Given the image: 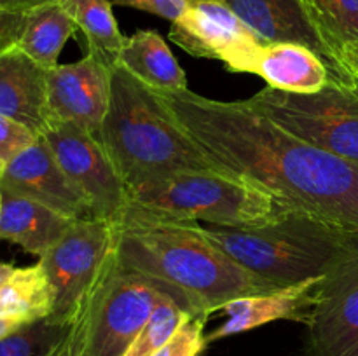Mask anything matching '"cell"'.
<instances>
[{"label": "cell", "mask_w": 358, "mask_h": 356, "mask_svg": "<svg viewBox=\"0 0 358 356\" xmlns=\"http://www.w3.org/2000/svg\"><path fill=\"white\" fill-rule=\"evenodd\" d=\"M159 94L220 168L255 181L289 208L358 232L357 163L297 138L247 100H212L189 89Z\"/></svg>", "instance_id": "1"}, {"label": "cell", "mask_w": 358, "mask_h": 356, "mask_svg": "<svg viewBox=\"0 0 358 356\" xmlns=\"http://www.w3.org/2000/svg\"><path fill=\"white\" fill-rule=\"evenodd\" d=\"M114 225L117 260L180 290L203 316L238 297L278 290L219 250L196 220L128 205Z\"/></svg>", "instance_id": "2"}, {"label": "cell", "mask_w": 358, "mask_h": 356, "mask_svg": "<svg viewBox=\"0 0 358 356\" xmlns=\"http://www.w3.org/2000/svg\"><path fill=\"white\" fill-rule=\"evenodd\" d=\"M96 138L128 191L178 171H227L182 128L157 91L117 63L110 66V100Z\"/></svg>", "instance_id": "3"}, {"label": "cell", "mask_w": 358, "mask_h": 356, "mask_svg": "<svg viewBox=\"0 0 358 356\" xmlns=\"http://www.w3.org/2000/svg\"><path fill=\"white\" fill-rule=\"evenodd\" d=\"M203 232L227 257L273 288L324 278L358 251L357 230L299 209L259 227L206 225Z\"/></svg>", "instance_id": "4"}, {"label": "cell", "mask_w": 358, "mask_h": 356, "mask_svg": "<svg viewBox=\"0 0 358 356\" xmlns=\"http://www.w3.org/2000/svg\"><path fill=\"white\" fill-rule=\"evenodd\" d=\"M129 205L220 227H259L292 212L255 181L213 170L147 181L129 191Z\"/></svg>", "instance_id": "5"}, {"label": "cell", "mask_w": 358, "mask_h": 356, "mask_svg": "<svg viewBox=\"0 0 358 356\" xmlns=\"http://www.w3.org/2000/svg\"><path fill=\"white\" fill-rule=\"evenodd\" d=\"M166 297L184 300L196 316H203L185 293L121 264L114 251L72 323L79 356H124L157 304Z\"/></svg>", "instance_id": "6"}, {"label": "cell", "mask_w": 358, "mask_h": 356, "mask_svg": "<svg viewBox=\"0 0 358 356\" xmlns=\"http://www.w3.org/2000/svg\"><path fill=\"white\" fill-rule=\"evenodd\" d=\"M247 101L297 138L358 164V91L334 80L311 94L268 86Z\"/></svg>", "instance_id": "7"}, {"label": "cell", "mask_w": 358, "mask_h": 356, "mask_svg": "<svg viewBox=\"0 0 358 356\" xmlns=\"http://www.w3.org/2000/svg\"><path fill=\"white\" fill-rule=\"evenodd\" d=\"M115 248V225L108 220H76L38 257L52 297V320L72 325L93 292Z\"/></svg>", "instance_id": "8"}, {"label": "cell", "mask_w": 358, "mask_h": 356, "mask_svg": "<svg viewBox=\"0 0 358 356\" xmlns=\"http://www.w3.org/2000/svg\"><path fill=\"white\" fill-rule=\"evenodd\" d=\"M42 136L90 206L91 218L115 222L129 205V191L100 140L72 122H52Z\"/></svg>", "instance_id": "9"}, {"label": "cell", "mask_w": 358, "mask_h": 356, "mask_svg": "<svg viewBox=\"0 0 358 356\" xmlns=\"http://www.w3.org/2000/svg\"><path fill=\"white\" fill-rule=\"evenodd\" d=\"M168 38L196 58L219 59L229 72L254 73L262 42L222 0L191 2Z\"/></svg>", "instance_id": "10"}, {"label": "cell", "mask_w": 358, "mask_h": 356, "mask_svg": "<svg viewBox=\"0 0 358 356\" xmlns=\"http://www.w3.org/2000/svg\"><path fill=\"white\" fill-rule=\"evenodd\" d=\"M306 327V356H358V251L318 283Z\"/></svg>", "instance_id": "11"}, {"label": "cell", "mask_w": 358, "mask_h": 356, "mask_svg": "<svg viewBox=\"0 0 358 356\" xmlns=\"http://www.w3.org/2000/svg\"><path fill=\"white\" fill-rule=\"evenodd\" d=\"M48 100L52 122H72L98 136L110 100V66L91 52L56 65L48 70Z\"/></svg>", "instance_id": "12"}, {"label": "cell", "mask_w": 358, "mask_h": 356, "mask_svg": "<svg viewBox=\"0 0 358 356\" xmlns=\"http://www.w3.org/2000/svg\"><path fill=\"white\" fill-rule=\"evenodd\" d=\"M0 187L34 199L69 218H91L90 206L62 170L44 136H38L3 166Z\"/></svg>", "instance_id": "13"}, {"label": "cell", "mask_w": 358, "mask_h": 356, "mask_svg": "<svg viewBox=\"0 0 358 356\" xmlns=\"http://www.w3.org/2000/svg\"><path fill=\"white\" fill-rule=\"evenodd\" d=\"M0 114L42 136L51 126L48 70L17 45L0 51Z\"/></svg>", "instance_id": "14"}, {"label": "cell", "mask_w": 358, "mask_h": 356, "mask_svg": "<svg viewBox=\"0 0 358 356\" xmlns=\"http://www.w3.org/2000/svg\"><path fill=\"white\" fill-rule=\"evenodd\" d=\"M320 281L322 278L308 279L299 285L229 300L220 307V311L226 313L227 320L215 330L205 334L206 344L241 332L254 330L271 321L292 320L304 325L315 302Z\"/></svg>", "instance_id": "15"}, {"label": "cell", "mask_w": 358, "mask_h": 356, "mask_svg": "<svg viewBox=\"0 0 358 356\" xmlns=\"http://www.w3.org/2000/svg\"><path fill=\"white\" fill-rule=\"evenodd\" d=\"M264 45L301 44L324 58L332 72L331 52L308 21L297 0H224Z\"/></svg>", "instance_id": "16"}, {"label": "cell", "mask_w": 358, "mask_h": 356, "mask_svg": "<svg viewBox=\"0 0 358 356\" xmlns=\"http://www.w3.org/2000/svg\"><path fill=\"white\" fill-rule=\"evenodd\" d=\"M76 222L30 198L0 187V239L42 257Z\"/></svg>", "instance_id": "17"}, {"label": "cell", "mask_w": 358, "mask_h": 356, "mask_svg": "<svg viewBox=\"0 0 358 356\" xmlns=\"http://www.w3.org/2000/svg\"><path fill=\"white\" fill-rule=\"evenodd\" d=\"M254 73L269 87L301 94L318 93L332 80L331 68L322 56L306 45L289 42L262 45Z\"/></svg>", "instance_id": "18"}, {"label": "cell", "mask_w": 358, "mask_h": 356, "mask_svg": "<svg viewBox=\"0 0 358 356\" xmlns=\"http://www.w3.org/2000/svg\"><path fill=\"white\" fill-rule=\"evenodd\" d=\"M115 63L159 93L187 89L185 72L175 59L163 35L156 30H138L131 37H126Z\"/></svg>", "instance_id": "19"}, {"label": "cell", "mask_w": 358, "mask_h": 356, "mask_svg": "<svg viewBox=\"0 0 358 356\" xmlns=\"http://www.w3.org/2000/svg\"><path fill=\"white\" fill-rule=\"evenodd\" d=\"M76 31V21L58 0L24 14L16 45L42 68L51 70L58 65L63 45Z\"/></svg>", "instance_id": "20"}, {"label": "cell", "mask_w": 358, "mask_h": 356, "mask_svg": "<svg viewBox=\"0 0 358 356\" xmlns=\"http://www.w3.org/2000/svg\"><path fill=\"white\" fill-rule=\"evenodd\" d=\"M52 297L41 264L14 269L0 286V316L14 318L21 323L51 316Z\"/></svg>", "instance_id": "21"}, {"label": "cell", "mask_w": 358, "mask_h": 356, "mask_svg": "<svg viewBox=\"0 0 358 356\" xmlns=\"http://www.w3.org/2000/svg\"><path fill=\"white\" fill-rule=\"evenodd\" d=\"M86 38L87 52L103 59L108 66L119 58L126 37L119 30L112 2L108 0H59Z\"/></svg>", "instance_id": "22"}, {"label": "cell", "mask_w": 358, "mask_h": 356, "mask_svg": "<svg viewBox=\"0 0 358 356\" xmlns=\"http://www.w3.org/2000/svg\"><path fill=\"white\" fill-rule=\"evenodd\" d=\"M297 3L331 52L334 79L341 49L358 40V0H297Z\"/></svg>", "instance_id": "23"}, {"label": "cell", "mask_w": 358, "mask_h": 356, "mask_svg": "<svg viewBox=\"0 0 358 356\" xmlns=\"http://www.w3.org/2000/svg\"><path fill=\"white\" fill-rule=\"evenodd\" d=\"M192 316L196 314L184 300L166 297L157 304L124 356H154Z\"/></svg>", "instance_id": "24"}, {"label": "cell", "mask_w": 358, "mask_h": 356, "mask_svg": "<svg viewBox=\"0 0 358 356\" xmlns=\"http://www.w3.org/2000/svg\"><path fill=\"white\" fill-rule=\"evenodd\" d=\"M72 325L52 318L31 321L0 339V356H51L65 341Z\"/></svg>", "instance_id": "25"}, {"label": "cell", "mask_w": 358, "mask_h": 356, "mask_svg": "<svg viewBox=\"0 0 358 356\" xmlns=\"http://www.w3.org/2000/svg\"><path fill=\"white\" fill-rule=\"evenodd\" d=\"M208 316H192L154 356H201L206 348L205 323Z\"/></svg>", "instance_id": "26"}, {"label": "cell", "mask_w": 358, "mask_h": 356, "mask_svg": "<svg viewBox=\"0 0 358 356\" xmlns=\"http://www.w3.org/2000/svg\"><path fill=\"white\" fill-rule=\"evenodd\" d=\"M38 135L14 119L0 114V161L7 164L27 150Z\"/></svg>", "instance_id": "27"}, {"label": "cell", "mask_w": 358, "mask_h": 356, "mask_svg": "<svg viewBox=\"0 0 358 356\" xmlns=\"http://www.w3.org/2000/svg\"><path fill=\"white\" fill-rule=\"evenodd\" d=\"M189 3H191L189 0H112V6L145 10V13L164 17V20L171 21V23L185 13Z\"/></svg>", "instance_id": "28"}, {"label": "cell", "mask_w": 358, "mask_h": 356, "mask_svg": "<svg viewBox=\"0 0 358 356\" xmlns=\"http://www.w3.org/2000/svg\"><path fill=\"white\" fill-rule=\"evenodd\" d=\"M334 82L343 84L350 89L358 91V40L350 42L341 49L338 58Z\"/></svg>", "instance_id": "29"}, {"label": "cell", "mask_w": 358, "mask_h": 356, "mask_svg": "<svg viewBox=\"0 0 358 356\" xmlns=\"http://www.w3.org/2000/svg\"><path fill=\"white\" fill-rule=\"evenodd\" d=\"M27 13H13L0 7V51L17 44Z\"/></svg>", "instance_id": "30"}, {"label": "cell", "mask_w": 358, "mask_h": 356, "mask_svg": "<svg viewBox=\"0 0 358 356\" xmlns=\"http://www.w3.org/2000/svg\"><path fill=\"white\" fill-rule=\"evenodd\" d=\"M58 2V0H0V7L13 13H28V10L41 7L44 3Z\"/></svg>", "instance_id": "31"}, {"label": "cell", "mask_w": 358, "mask_h": 356, "mask_svg": "<svg viewBox=\"0 0 358 356\" xmlns=\"http://www.w3.org/2000/svg\"><path fill=\"white\" fill-rule=\"evenodd\" d=\"M51 356H79L76 341H73L72 328H70V332H69V335L65 337V341L58 346V349H56Z\"/></svg>", "instance_id": "32"}, {"label": "cell", "mask_w": 358, "mask_h": 356, "mask_svg": "<svg viewBox=\"0 0 358 356\" xmlns=\"http://www.w3.org/2000/svg\"><path fill=\"white\" fill-rule=\"evenodd\" d=\"M24 323L21 321L14 320V318H7V316H0V339L7 337V335L14 334L16 330H20Z\"/></svg>", "instance_id": "33"}, {"label": "cell", "mask_w": 358, "mask_h": 356, "mask_svg": "<svg viewBox=\"0 0 358 356\" xmlns=\"http://www.w3.org/2000/svg\"><path fill=\"white\" fill-rule=\"evenodd\" d=\"M14 269L16 267H13L10 264H2V262H0V286H2L3 283H6V279L13 274Z\"/></svg>", "instance_id": "34"}, {"label": "cell", "mask_w": 358, "mask_h": 356, "mask_svg": "<svg viewBox=\"0 0 358 356\" xmlns=\"http://www.w3.org/2000/svg\"><path fill=\"white\" fill-rule=\"evenodd\" d=\"M3 166H6V164H3L2 161H0V175H2V171H3Z\"/></svg>", "instance_id": "35"}, {"label": "cell", "mask_w": 358, "mask_h": 356, "mask_svg": "<svg viewBox=\"0 0 358 356\" xmlns=\"http://www.w3.org/2000/svg\"><path fill=\"white\" fill-rule=\"evenodd\" d=\"M189 2H199V0H189ZM222 2H224V0H222Z\"/></svg>", "instance_id": "36"}]
</instances>
